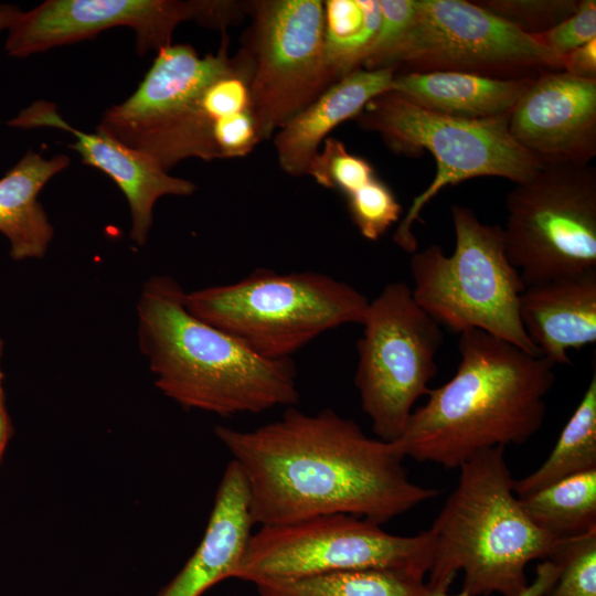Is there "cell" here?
<instances>
[{"mask_svg": "<svg viewBox=\"0 0 596 596\" xmlns=\"http://www.w3.org/2000/svg\"><path fill=\"white\" fill-rule=\"evenodd\" d=\"M214 433L243 473L254 525L333 513L382 525L438 494L411 480L395 441L369 437L330 408L291 406L257 428Z\"/></svg>", "mask_w": 596, "mask_h": 596, "instance_id": "cell-1", "label": "cell"}, {"mask_svg": "<svg viewBox=\"0 0 596 596\" xmlns=\"http://www.w3.org/2000/svg\"><path fill=\"white\" fill-rule=\"evenodd\" d=\"M454 376L430 389L401 437V454L456 469L480 451L522 445L541 428L554 364L481 330L459 333Z\"/></svg>", "mask_w": 596, "mask_h": 596, "instance_id": "cell-2", "label": "cell"}, {"mask_svg": "<svg viewBox=\"0 0 596 596\" xmlns=\"http://www.w3.org/2000/svg\"><path fill=\"white\" fill-rule=\"evenodd\" d=\"M172 277L145 283L137 304L138 343L155 385L185 408L222 417L295 406L300 397L291 359L269 360L192 315Z\"/></svg>", "mask_w": 596, "mask_h": 596, "instance_id": "cell-3", "label": "cell"}, {"mask_svg": "<svg viewBox=\"0 0 596 596\" xmlns=\"http://www.w3.org/2000/svg\"><path fill=\"white\" fill-rule=\"evenodd\" d=\"M499 446L462 464L456 488L428 533L433 558L427 585L447 592L462 572L468 596H519L529 586L526 565L546 560L557 540L526 515Z\"/></svg>", "mask_w": 596, "mask_h": 596, "instance_id": "cell-4", "label": "cell"}, {"mask_svg": "<svg viewBox=\"0 0 596 596\" xmlns=\"http://www.w3.org/2000/svg\"><path fill=\"white\" fill-rule=\"evenodd\" d=\"M369 302L354 287L323 273L266 268L185 294L192 315L269 360L291 359L331 329L362 324Z\"/></svg>", "mask_w": 596, "mask_h": 596, "instance_id": "cell-5", "label": "cell"}, {"mask_svg": "<svg viewBox=\"0 0 596 596\" xmlns=\"http://www.w3.org/2000/svg\"><path fill=\"white\" fill-rule=\"evenodd\" d=\"M456 245L448 256L437 244L409 262L412 294L439 326L455 332L481 330L540 356L522 326L525 284L510 263L500 225L482 223L470 207H450Z\"/></svg>", "mask_w": 596, "mask_h": 596, "instance_id": "cell-6", "label": "cell"}, {"mask_svg": "<svg viewBox=\"0 0 596 596\" xmlns=\"http://www.w3.org/2000/svg\"><path fill=\"white\" fill-rule=\"evenodd\" d=\"M510 114L465 119L425 109L389 91L372 98L354 118L365 130L380 135L396 155L428 151L437 171L428 188L413 202L397 226L393 241L407 253L417 251L412 231L423 207L445 187L478 177H499L515 184L526 182L542 162L521 147L509 131Z\"/></svg>", "mask_w": 596, "mask_h": 596, "instance_id": "cell-7", "label": "cell"}, {"mask_svg": "<svg viewBox=\"0 0 596 596\" xmlns=\"http://www.w3.org/2000/svg\"><path fill=\"white\" fill-rule=\"evenodd\" d=\"M433 545L428 531L391 534L364 518L333 513L260 526L252 533L232 578L254 585L354 570H396L426 576Z\"/></svg>", "mask_w": 596, "mask_h": 596, "instance_id": "cell-8", "label": "cell"}, {"mask_svg": "<svg viewBox=\"0 0 596 596\" xmlns=\"http://www.w3.org/2000/svg\"><path fill=\"white\" fill-rule=\"evenodd\" d=\"M461 72L499 79L563 71V57L466 0H415L413 20L375 70Z\"/></svg>", "mask_w": 596, "mask_h": 596, "instance_id": "cell-9", "label": "cell"}, {"mask_svg": "<svg viewBox=\"0 0 596 596\" xmlns=\"http://www.w3.org/2000/svg\"><path fill=\"white\" fill-rule=\"evenodd\" d=\"M361 326L354 385L374 434L395 441L437 374L441 326L418 306L404 281L387 284L369 302Z\"/></svg>", "mask_w": 596, "mask_h": 596, "instance_id": "cell-10", "label": "cell"}, {"mask_svg": "<svg viewBox=\"0 0 596 596\" xmlns=\"http://www.w3.org/2000/svg\"><path fill=\"white\" fill-rule=\"evenodd\" d=\"M510 263L525 286L596 269V169L545 164L507 196Z\"/></svg>", "mask_w": 596, "mask_h": 596, "instance_id": "cell-11", "label": "cell"}, {"mask_svg": "<svg viewBox=\"0 0 596 596\" xmlns=\"http://www.w3.org/2000/svg\"><path fill=\"white\" fill-rule=\"evenodd\" d=\"M246 13L251 102L266 139L336 83L324 55L323 1H246Z\"/></svg>", "mask_w": 596, "mask_h": 596, "instance_id": "cell-12", "label": "cell"}, {"mask_svg": "<svg viewBox=\"0 0 596 596\" xmlns=\"http://www.w3.org/2000/svg\"><path fill=\"white\" fill-rule=\"evenodd\" d=\"M244 12V2L217 0H47L19 15L8 30L9 56L26 57L95 36L111 28L136 33L139 54L171 44L174 29L196 21L224 29Z\"/></svg>", "mask_w": 596, "mask_h": 596, "instance_id": "cell-13", "label": "cell"}, {"mask_svg": "<svg viewBox=\"0 0 596 596\" xmlns=\"http://www.w3.org/2000/svg\"><path fill=\"white\" fill-rule=\"evenodd\" d=\"M509 131L545 164L586 166L596 155V79L546 72L510 113Z\"/></svg>", "mask_w": 596, "mask_h": 596, "instance_id": "cell-14", "label": "cell"}, {"mask_svg": "<svg viewBox=\"0 0 596 596\" xmlns=\"http://www.w3.org/2000/svg\"><path fill=\"white\" fill-rule=\"evenodd\" d=\"M8 125L21 129L58 128L75 136L70 148L81 155L83 163L106 173L125 194L131 213L130 237L140 246L147 242L156 202L163 195H190L195 191L193 182L170 175L151 157L108 134L99 129L88 134L72 127L50 102H34Z\"/></svg>", "mask_w": 596, "mask_h": 596, "instance_id": "cell-15", "label": "cell"}, {"mask_svg": "<svg viewBox=\"0 0 596 596\" xmlns=\"http://www.w3.org/2000/svg\"><path fill=\"white\" fill-rule=\"evenodd\" d=\"M522 326L540 356L568 364V351L596 342V269L526 286Z\"/></svg>", "mask_w": 596, "mask_h": 596, "instance_id": "cell-16", "label": "cell"}, {"mask_svg": "<svg viewBox=\"0 0 596 596\" xmlns=\"http://www.w3.org/2000/svg\"><path fill=\"white\" fill-rule=\"evenodd\" d=\"M253 525L247 486L231 459L219 483L202 541L159 596H201L213 585L232 578Z\"/></svg>", "mask_w": 596, "mask_h": 596, "instance_id": "cell-17", "label": "cell"}, {"mask_svg": "<svg viewBox=\"0 0 596 596\" xmlns=\"http://www.w3.org/2000/svg\"><path fill=\"white\" fill-rule=\"evenodd\" d=\"M235 62V57L228 56L225 42L216 54L203 57L188 44L162 47L136 92L106 110L99 126L139 123L171 114L228 73Z\"/></svg>", "mask_w": 596, "mask_h": 596, "instance_id": "cell-18", "label": "cell"}, {"mask_svg": "<svg viewBox=\"0 0 596 596\" xmlns=\"http://www.w3.org/2000/svg\"><path fill=\"white\" fill-rule=\"evenodd\" d=\"M393 68H359L330 85L276 134L279 167L289 175L307 174L319 146L337 126L354 119L375 96L392 89Z\"/></svg>", "mask_w": 596, "mask_h": 596, "instance_id": "cell-19", "label": "cell"}, {"mask_svg": "<svg viewBox=\"0 0 596 596\" xmlns=\"http://www.w3.org/2000/svg\"><path fill=\"white\" fill-rule=\"evenodd\" d=\"M534 78L499 79L461 72L397 74L392 89L447 116L486 119L510 114Z\"/></svg>", "mask_w": 596, "mask_h": 596, "instance_id": "cell-20", "label": "cell"}, {"mask_svg": "<svg viewBox=\"0 0 596 596\" xmlns=\"http://www.w3.org/2000/svg\"><path fill=\"white\" fill-rule=\"evenodd\" d=\"M68 164L66 155L47 160L28 151L0 179V232L10 243L13 259L40 258L46 253L54 231L38 194Z\"/></svg>", "mask_w": 596, "mask_h": 596, "instance_id": "cell-21", "label": "cell"}, {"mask_svg": "<svg viewBox=\"0 0 596 596\" xmlns=\"http://www.w3.org/2000/svg\"><path fill=\"white\" fill-rule=\"evenodd\" d=\"M259 596H429L425 576L396 570L339 571L262 582Z\"/></svg>", "mask_w": 596, "mask_h": 596, "instance_id": "cell-22", "label": "cell"}, {"mask_svg": "<svg viewBox=\"0 0 596 596\" xmlns=\"http://www.w3.org/2000/svg\"><path fill=\"white\" fill-rule=\"evenodd\" d=\"M596 469V371L558 439L533 472L514 480L518 498L529 496L571 476Z\"/></svg>", "mask_w": 596, "mask_h": 596, "instance_id": "cell-23", "label": "cell"}, {"mask_svg": "<svg viewBox=\"0 0 596 596\" xmlns=\"http://www.w3.org/2000/svg\"><path fill=\"white\" fill-rule=\"evenodd\" d=\"M530 520L555 540L596 529V469L581 472L519 498Z\"/></svg>", "mask_w": 596, "mask_h": 596, "instance_id": "cell-24", "label": "cell"}, {"mask_svg": "<svg viewBox=\"0 0 596 596\" xmlns=\"http://www.w3.org/2000/svg\"><path fill=\"white\" fill-rule=\"evenodd\" d=\"M380 22L379 0L323 1L324 55L336 82L362 68Z\"/></svg>", "mask_w": 596, "mask_h": 596, "instance_id": "cell-25", "label": "cell"}, {"mask_svg": "<svg viewBox=\"0 0 596 596\" xmlns=\"http://www.w3.org/2000/svg\"><path fill=\"white\" fill-rule=\"evenodd\" d=\"M546 560L554 562L558 572L545 596H596V529L557 540Z\"/></svg>", "mask_w": 596, "mask_h": 596, "instance_id": "cell-26", "label": "cell"}, {"mask_svg": "<svg viewBox=\"0 0 596 596\" xmlns=\"http://www.w3.org/2000/svg\"><path fill=\"white\" fill-rule=\"evenodd\" d=\"M307 174L323 188L340 191L345 196L376 178L368 160L349 152L342 141L332 137L324 140L322 150L311 160Z\"/></svg>", "mask_w": 596, "mask_h": 596, "instance_id": "cell-27", "label": "cell"}, {"mask_svg": "<svg viewBox=\"0 0 596 596\" xmlns=\"http://www.w3.org/2000/svg\"><path fill=\"white\" fill-rule=\"evenodd\" d=\"M485 10L528 35L545 32L572 15L579 0H478Z\"/></svg>", "mask_w": 596, "mask_h": 596, "instance_id": "cell-28", "label": "cell"}, {"mask_svg": "<svg viewBox=\"0 0 596 596\" xmlns=\"http://www.w3.org/2000/svg\"><path fill=\"white\" fill-rule=\"evenodd\" d=\"M345 198L354 225L370 241L379 240L402 213L395 194L377 177Z\"/></svg>", "mask_w": 596, "mask_h": 596, "instance_id": "cell-29", "label": "cell"}, {"mask_svg": "<svg viewBox=\"0 0 596 596\" xmlns=\"http://www.w3.org/2000/svg\"><path fill=\"white\" fill-rule=\"evenodd\" d=\"M532 39L563 57L572 50L596 39V1L579 0L577 10L552 29Z\"/></svg>", "mask_w": 596, "mask_h": 596, "instance_id": "cell-30", "label": "cell"}, {"mask_svg": "<svg viewBox=\"0 0 596 596\" xmlns=\"http://www.w3.org/2000/svg\"><path fill=\"white\" fill-rule=\"evenodd\" d=\"M381 22L372 47L362 64L375 70L380 60L396 44L408 29L415 11V0H379Z\"/></svg>", "mask_w": 596, "mask_h": 596, "instance_id": "cell-31", "label": "cell"}, {"mask_svg": "<svg viewBox=\"0 0 596 596\" xmlns=\"http://www.w3.org/2000/svg\"><path fill=\"white\" fill-rule=\"evenodd\" d=\"M563 72L585 79H596V39L563 56Z\"/></svg>", "mask_w": 596, "mask_h": 596, "instance_id": "cell-32", "label": "cell"}, {"mask_svg": "<svg viewBox=\"0 0 596 596\" xmlns=\"http://www.w3.org/2000/svg\"><path fill=\"white\" fill-rule=\"evenodd\" d=\"M557 565L551 560H542L536 565L533 581L528 588L519 596H545L547 590L554 584L557 576ZM429 596H468L464 593L458 595H449L447 592H432Z\"/></svg>", "mask_w": 596, "mask_h": 596, "instance_id": "cell-33", "label": "cell"}, {"mask_svg": "<svg viewBox=\"0 0 596 596\" xmlns=\"http://www.w3.org/2000/svg\"><path fill=\"white\" fill-rule=\"evenodd\" d=\"M13 434L11 419L4 406L0 407V461L4 454L9 439Z\"/></svg>", "mask_w": 596, "mask_h": 596, "instance_id": "cell-34", "label": "cell"}, {"mask_svg": "<svg viewBox=\"0 0 596 596\" xmlns=\"http://www.w3.org/2000/svg\"><path fill=\"white\" fill-rule=\"evenodd\" d=\"M22 11L14 4L0 3V32L9 30Z\"/></svg>", "mask_w": 596, "mask_h": 596, "instance_id": "cell-35", "label": "cell"}, {"mask_svg": "<svg viewBox=\"0 0 596 596\" xmlns=\"http://www.w3.org/2000/svg\"><path fill=\"white\" fill-rule=\"evenodd\" d=\"M1 350H2V342L0 340V358H1ZM2 380H3V373L1 371V368H0V407L1 406H4V391H3V386H2Z\"/></svg>", "mask_w": 596, "mask_h": 596, "instance_id": "cell-36", "label": "cell"}]
</instances>
